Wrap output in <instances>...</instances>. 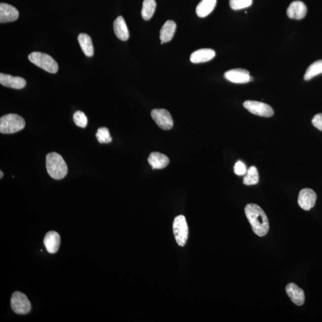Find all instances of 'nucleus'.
<instances>
[{"mask_svg": "<svg viewBox=\"0 0 322 322\" xmlns=\"http://www.w3.org/2000/svg\"><path fill=\"white\" fill-rule=\"evenodd\" d=\"M245 213L253 232L262 237L269 232V222L266 213L258 205L250 204L245 208Z\"/></svg>", "mask_w": 322, "mask_h": 322, "instance_id": "1", "label": "nucleus"}, {"mask_svg": "<svg viewBox=\"0 0 322 322\" xmlns=\"http://www.w3.org/2000/svg\"><path fill=\"white\" fill-rule=\"evenodd\" d=\"M46 168L48 175L55 179H61L67 176L68 167L64 158L59 153L51 152L46 156Z\"/></svg>", "mask_w": 322, "mask_h": 322, "instance_id": "2", "label": "nucleus"}, {"mask_svg": "<svg viewBox=\"0 0 322 322\" xmlns=\"http://www.w3.org/2000/svg\"><path fill=\"white\" fill-rule=\"evenodd\" d=\"M24 119L15 113L7 114L0 118V132L2 134H13L24 129Z\"/></svg>", "mask_w": 322, "mask_h": 322, "instance_id": "3", "label": "nucleus"}, {"mask_svg": "<svg viewBox=\"0 0 322 322\" xmlns=\"http://www.w3.org/2000/svg\"><path fill=\"white\" fill-rule=\"evenodd\" d=\"M28 59L36 66L48 72L55 73L58 72L59 69L58 63L52 57L47 54L35 51L30 54Z\"/></svg>", "mask_w": 322, "mask_h": 322, "instance_id": "4", "label": "nucleus"}, {"mask_svg": "<svg viewBox=\"0 0 322 322\" xmlns=\"http://www.w3.org/2000/svg\"><path fill=\"white\" fill-rule=\"evenodd\" d=\"M174 236L179 246L183 247L186 244L189 235L186 218L183 215L176 216L173 225Z\"/></svg>", "mask_w": 322, "mask_h": 322, "instance_id": "5", "label": "nucleus"}, {"mask_svg": "<svg viewBox=\"0 0 322 322\" xmlns=\"http://www.w3.org/2000/svg\"><path fill=\"white\" fill-rule=\"evenodd\" d=\"M11 307L17 314L25 315L30 312L31 304L24 293L16 291L11 296Z\"/></svg>", "mask_w": 322, "mask_h": 322, "instance_id": "6", "label": "nucleus"}, {"mask_svg": "<svg viewBox=\"0 0 322 322\" xmlns=\"http://www.w3.org/2000/svg\"><path fill=\"white\" fill-rule=\"evenodd\" d=\"M244 107L250 113L263 117H271L274 114L273 108L263 102L247 101L244 103Z\"/></svg>", "mask_w": 322, "mask_h": 322, "instance_id": "7", "label": "nucleus"}, {"mask_svg": "<svg viewBox=\"0 0 322 322\" xmlns=\"http://www.w3.org/2000/svg\"><path fill=\"white\" fill-rule=\"evenodd\" d=\"M151 116L159 128L169 130L173 127V120L169 111L164 109H155L151 112Z\"/></svg>", "mask_w": 322, "mask_h": 322, "instance_id": "8", "label": "nucleus"}, {"mask_svg": "<svg viewBox=\"0 0 322 322\" xmlns=\"http://www.w3.org/2000/svg\"><path fill=\"white\" fill-rule=\"evenodd\" d=\"M317 195L311 189H302L299 193L298 203L302 209L309 211L315 207Z\"/></svg>", "mask_w": 322, "mask_h": 322, "instance_id": "9", "label": "nucleus"}, {"mask_svg": "<svg viewBox=\"0 0 322 322\" xmlns=\"http://www.w3.org/2000/svg\"><path fill=\"white\" fill-rule=\"evenodd\" d=\"M227 80L236 84L247 83L253 80L249 71L244 69H234L227 71L224 74Z\"/></svg>", "mask_w": 322, "mask_h": 322, "instance_id": "10", "label": "nucleus"}, {"mask_svg": "<svg viewBox=\"0 0 322 322\" xmlns=\"http://www.w3.org/2000/svg\"><path fill=\"white\" fill-rule=\"evenodd\" d=\"M0 84L14 89H22L27 85L25 79L19 76H13L8 74L0 73Z\"/></svg>", "mask_w": 322, "mask_h": 322, "instance_id": "11", "label": "nucleus"}, {"mask_svg": "<svg viewBox=\"0 0 322 322\" xmlns=\"http://www.w3.org/2000/svg\"><path fill=\"white\" fill-rule=\"evenodd\" d=\"M287 295L293 303L298 306H303L305 302V295L303 290L293 283L287 284L286 286Z\"/></svg>", "mask_w": 322, "mask_h": 322, "instance_id": "12", "label": "nucleus"}, {"mask_svg": "<svg viewBox=\"0 0 322 322\" xmlns=\"http://www.w3.org/2000/svg\"><path fill=\"white\" fill-rule=\"evenodd\" d=\"M307 8L306 4L300 1H293L287 8L286 13L290 19L300 20L306 16Z\"/></svg>", "mask_w": 322, "mask_h": 322, "instance_id": "13", "label": "nucleus"}, {"mask_svg": "<svg viewBox=\"0 0 322 322\" xmlns=\"http://www.w3.org/2000/svg\"><path fill=\"white\" fill-rule=\"evenodd\" d=\"M19 11L15 7L6 3L0 4V22L15 21L19 18Z\"/></svg>", "mask_w": 322, "mask_h": 322, "instance_id": "14", "label": "nucleus"}, {"mask_svg": "<svg viewBox=\"0 0 322 322\" xmlns=\"http://www.w3.org/2000/svg\"><path fill=\"white\" fill-rule=\"evenodd\" d=\"M44 244L48 252L55 253L61 246V236L55 231H50L45 235Z\"/></svg>", "mask_w": 322, "mask_h": 322, "instance_id": "15", "label": "nucleus"}, {"mask_svg": "<svg viewBox=\"0 0 322 322\" xmlns=\"http://www.w3.org/2000/svg\"><path fill=\"white\" fill-rule=\"evenodd\" d=\"M215 56V51L211 48H202L194 51L190 55V60L193 64H201L210 61Z\"/></svg>", "mask_w": 322, "mask_h": 322, "instance_id": "16", "label": "nucleus"}, {"mask_svg": "<svg viewBox=\"0 0 322 322\" xmlns=\"http://www.w3.org/2000/svg\"><path fill=\"white\" fill-rule=\"evenodd\" d=\"M113 30L116 37L120 40L127 41L129 38V31L123 17L118 16L114 21Z\"/></svg>", "mask_w": 322, "mask_h": 322, "instance_id": "17", "label": "nucleus"}, {"mask_svg": "<svg viewBox=\"0 0 322 322\" xmlns=\"http://www.w3.org/2000/svg\"><path fill=\"white\" fill-rule=\"evenodd\" d=\"M148 162L154 169H162L170 163V159L166 155L159 152H152L148 158Z\"/></svg>", "mask_w": 322, "mask_h": 322, "instance_id": "18", "label": "nucleus"}, {"mask_svg": "<svg viewBox=\"0 0 322 322\" xmlns=\"http://www.w3.org/2000/svg\"><path fill=\"white\" fill-rule=\"evenodd\" d=\"M176 24L173 21H167L165 23L160 31V39L161 44L165 43L172 40L176 31Z\"/></svg>", "mask_w": 322, "mask_h": 322, "instance_id": "19", "label": "nucleus"}, {"mask_svg": "<svg viewBox=\"0 0 322 322\" xmlns=\"http://www.w3.org/2000/svg\"><path fill=\"white\" fill-rule=\"evenodd\" d=\"M216 0H202L196 8V13L200 18L209 16L215 10Z\"/></svg>", "mask_w": 322, "mask_h": 322, "instance_id": "20", "label": "nucleus"}, {"mask_svg": "<svg viewBox=\"0 0 322 322\" xmlns=\"http://www.w3.org/2000/svg\"><path fill=\"white\" fill-rule=\"evenodd\" d=\"M78 40L85 55L92 57L94 55V47L90 36L86 34L82 33L79 34Z\"/></svg>", "mask_w": 322, "mask_h": 322, "instance_id": "21", "label": "nucleus"}, {"mask_svg": "<svg viewBox=\"0 0 322 322\" xmlns=\"http://www.w3.org/2000/svg\"><path fill=\"white\" fill-rule=\"evenodd\" d=\"M156 7L155 0H144L142 9V16L145 21L152 18Z\"/></svg>", "mask_w": 322, "mask_h": 322, "instance_id": "22", "label": "nucleus"}, {"mask_svg": "<svg viewBox=\"0 0 322 322\" xmlns=\"http://www.w3.org/2000/svg\"><path fill=\"white\" fill-rule=\"evenodd\" d=\"M321 73H322V60H319V61L313 63L307 68L306 72L304 74V78L305 80L309 81Z\"/></svg>", "mask_w": 322, "mask_h": 322, "instance_id": "23", "label": "nucleus"}, {"mask_svg": "<svg viewBox=\"0 0 322 322\" xmlns=\"http://www.w3.org/2000/svg\"><path fill=\"white\" fill-rule=\"evenodd\" d=\"M259 175L258 170L255 166H251L247 170V175L244 179V184L250 186L258 183Z\"/></svg>", "mask_w": 322, "mask_h": 322, "instance_id": "24", "label": "nucleus"}, {"mask_svg": "<svg viewBox=\"0 0 322 322\" xmlns=\"http://www.w3.org/2000/svg\"><path fill=\"white\" fill-rule=\"evenodd\" d=\"M96 136L100 143H109L112 141L109 131L106 127L99 128Z\"/></svg>", "mask_w": 322, "mask_h": 322, "instance_id": "25", "label": "nucleus"}, {"mask_svg": "<svg viewBox=\"0 0 322 322\" xmlns=\"http://www.w3.org/2000/svg\"><path fill=\"white\" fill-rule=\"evenodd\" d=\"M252 4V0H230L229 4L231 8L234 10H239L249 7Z\"/></svg>", "mask_w": 322, "mask_h": 322, "instance_id": "26", "label": "nucleus"}, {"mask_svg": "<svg viewBox=\"0 0 322 322\" xmlns=\"http://www.w3.org/2000/svg\"><path fill=\"white\" fill-rule=\"evenodd\" d=\"M73 121L77 126L81 128L86 127L88 119L86 115L81 111H76L73 116Z\"/></svg>", "mask_w": 322, "mask_h": 322, "instance_id": "27", "label": "nucleus"}, {"mask_svg": "<svg viewBox=\"0 0 322 322\" xmlns=\"http://www.w3.org/2000/svg\"><path fill=\"white\" fill-rule=\"evenodd\" d=\"M247 172V168L244 162L240 161L236 162L234 167V172L236 175L243 176L246 175Z\"/></svg>", "mask_w": 322, "mask_h": 322, "instance_id": "28", "label": "nucleus"}, {"mask_svg": "<svg viewBox=\"0 0 322 322\" xmlns=\"http://www.w3.org/2000/svg\"><path fill=\"white\" fill-rule=\"evenodd\" d=\"M312 124L318 130L322 132V113H318L312 119Z\"/></svg>", "mask_w": 322, "mask_h": 322, "instance_id": "29", "label": "nucleus"}, {"mask_svg": "<svg viewBox=\"0 0 322 322\" xmlns=\"http://www.w3.org/2000/svg\"><path fill=\"white\" fill-rule=\"evenodd\" d=\"M0 174H1V176H0V178L2 179V177H3V173L2 172V171L0 172Z\"/></svg>", "mask_w": 322, "mask_h": 322, "instance_id": "30", "label": "nucleus"}]
</instances>
